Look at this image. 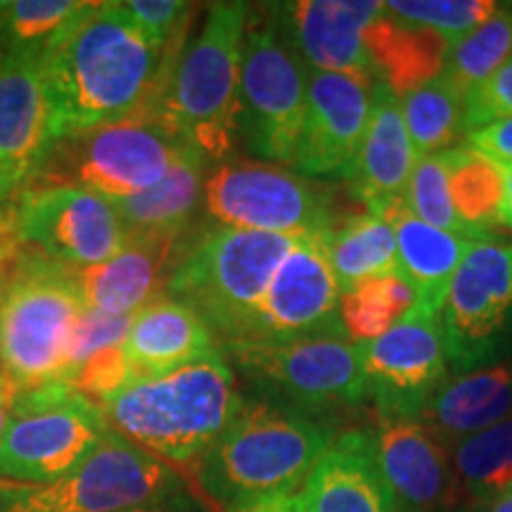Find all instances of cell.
Listing matches in <instances>:
<instances>
[{
  "label": "cell",
  "instance_id": "6da1fadb",
  "mask_svg": "<svg viewBox=\"0 0 512 512\" xmlns=\"http://www.w3.org/2000/svg\"><path fill=\"white\" fill-rule=\"evenodd\" d=\"M166 50L147 41L117 0L88 3L41 55L55 140L147 112Z\"/></svg>",
  "mask_w": 512,
  "mask_h": 512
},
{
  "label": "cell",
  "instance_id": "7a4b0ae2",
  "mask_svg": "<svg viewBox=\"0 0 512 512\" xmlns=\"http://www.w3.org/2000/svg\"><path fill=\"white\" fill-rule=\"evenodd\" d=\"M335 441L328 425L266 396L238 415L195 465V484L219 512H245L297 494Z\"/></svg>",
  "mask_w": 512,
  "mask_h": 512
},
{
  "label": "cell",
  "instance_id": "3957f363",
  "mask_svg": "<svg viewBox=\"0 0 512 512\" xmlns=\"http://www.w3.org/2000/svg\"><path fill=\"white\" fill-rule=\"evenodd\" d=\"M252 5L214 3L195 36L171 41L147 114L207 162H223L240 136V64Z\"/></svg>",
  "mask_w": 512,
  "mask_h": 512
},
{
  "label": "cell",
  "instance_id": "277c9868",
  "mask_svg": "<svg viewBox=\"0 0 512 512\" xmlns=\"http://www.w3.org/2000/svg\"><path fill=\"white\" fill-rule=\"evenodd\" d=\"M245 396L223 351L128 380L100 403L112 430L169 465H192L238 415Z\"/></svg>",
  "mask_w": 512,
  "mask_h": 512
},
{
  "label": "cell",
  "instance_id": "5b68a950",
  "mask_svg": "<svg viewBox=\"0 0 512 512\" xmlns=\"http://www.w3.org/2000/svg\"><path fill=\"white\" fill-rule=\"evenodd\" d=\"M292 240L209 226L188 242L164 294L195 311L221 344L249 342L256 313Z\"/></svg>",
  "mask_w": 512,
  "mask_h": 512
},
{
  "label": "cell",
  "instance_id": "8992f818",
  "mask_svg": "<svg viewBox=\"0 0 512 512\" xmlns=\"http://www.w3.org/2000/svg\"><path fill=\"white\" fill-rule=\"evenodd\" d=\"M190 503L202 501L174 465L114 430L91 458L55 482H0V512H126Z\"/></svg>",
  "mask_w": 512,
  "mask_h": 512
},
{
  "label": "cell",
  "instance_id": "52a82bcc",
  "mask_svg": "<svg viewBox=\"0 0 512 512\" xmlns=\"http://www.w3.org/2000/svg\"><path fill=\"white\" fill-rule=\"evenodd\" d=\"M178 140L147 112L55 140L24 188H83L110 202L155 188L181 155Z\"/></svg>",
  "mask_w": 512,
  "mask_h": 512
},
{
  "label": "cell",
  "instance_id": "ba28073f",
  "mask_svg": "<svg viewBox=\"0 0 512 512\" xmlns=\"http://www.w3.org/2000/svg\"><path fill=\"white\" fill-rule=\"evenodd\" d=\"M110 432L102 408L72 384L19 389L0 441V482H55L91 458Z\"/></svg>",
  "mask_w": 512,
  "mask_h": 512
},
{
  "label": "cell",
  "instance_id": "9c48e42d",
  "mask_svg": "<svg viewBox=\"0 0 512 512\" xmlns=\"http://www.w3.org/2000/svg\"><path fill=\"white\" fill-rule=\"evenodd\" d=\"M83 313L67 268L31 254L0 304V370L17 389L60 382Z\"/></svg>",
  "mask_w": 512,
  "mask_h": 512
},
{
  "label": "cell",
  "instance_id": "30bf717a",
  "mask_svg": "<svg viewBox=\"0 0 512 512\" xmlns=\"http://www.w3.org/2000/svg\"><path fill=\"white\" fill-rule=\"evenodd\" d=\"M219 347L230 368L252 382L261 396L304 413L358 406L368 399L361 358L347 337L318 335Z\"/></svg>",
  "mask_w": 512,
  "mask_h": 512
},
{
  "label": "cell",
  "instance_id": "8fae6325",
  "mask_svg": "<svg viewBox=\"0 0 512 512\" xmlns=\"http://www.w3.org/2000/svg\"><path fill=\"white\" fill-rule=\"evenodd\" d=\"M328 207L323 188L287 166L223 159L204 174L200 214L211 228L299 238L332 228Z\"/></svg>",
  "mask_w": 512,
  "mask_h": 512
},
{
  "label": "cell",
  "instance_id": "7c38bea8",
  "mask_svg": "<svg viewBox=\"0 0 512 512\" xmlns=\"http://www.w3.org/2000/svg\"><path fill=\"white\" fill-rule=\"evenodd\" d=\"M439 330L456 375L512 356V242L486 235L470 247L439 311Z\"/></svg>",
  "mask_w": 512,
  "mask_h": 512
},
{
  "label": "cell",
  "instance_id": "4fadbf2b",
  "mask_svg": "<svg viewBox=\"0 0 512 512\" xmlns=\"http://www.w3.org/2000/svg\"><path fill=\"white\" fill-rule=\"evenodd\" d=\"M306 107V64L271 22L249 17L240 64V138L266 164L292 166Z\"/></svg>",
  "mask_w": 512,
  "mask_h": 512
},
{
  "label": "cell",
  "instance_id": "5bb4252c",
  "mask_svg": "<svg viewBox=\"0 0 512 512\" xmlns=\"http://www.w3.org/2000/svg\"><path fill=\"white\" fill-rule=\"evenodd\" d=\"M19 240L69 271L98 266L124 247L126 235L110 200L83 188H24L10 197Z\"/></svg>",
  "mask_w": 512,
  "mask_h": 512
},
{
  "label": "cell",
  "instance_id": "9a60e30c",
  "mask_svg": "<svg viewBox=\"0 0 512 512\" xmlns=\"http://www.w3.org/2000/svg\"><path fill=\"white\" fill-rule=\"evenodd\" d=\"M356 351L380 418L418 420L448 380L439 313L418 304L384 335L358 342Z\"/></svg>",
  "mask_w": 512,
  "mask_h": 512
},
{
  "label": "cell",
  "instance_id": "2e32d148",
  "mask_svg": "<svg viewBox=\"0 0 512 512\" xmlns=\"http://www.w3.org/2000/svg\"><path fill=\"white\" fill-rule=\"evenodd\" d=\"M328 230L292 240L256 313L254 337L249 342L347 337L339 318L342 290L330 264Z\"/></svg>",
  "mask_w": 512,
  "mask_h": 512
},
{
  "label": "cell",
  "instance_id": "e0dca14e",
  "mask_svg": "<svg viewBox=\"0 0 512 512\" xmlns=\"http://www.w3.org/2000/svg\"><path fill=\"white\" fill-rule=\"evenodd\" d=\"M373 74L306 67V107L292 169L306 178L347 181L373 112Z\"/></svg>",
  "mask_w": 512,
  "mask_h": 512
},
{
  "label": "cell",
  "instance_id": "ac0fdd59",
  "mask_svg": "<svg viewBox=\"0 0 512 512\" xmlns=\"http://www.w3.org/2000/svg\"><path fill=\"white\" fill-rule=\"evenodd\" d=\"M266 12L306 67L323 72L373 74L366 50V31L387 12L384 3L297 0L266 5Z\"/></svg>",
  "mask_w": 512,
  "mask_h": 512
},
{
  "label": "cell",
  "instance_id": "d6986e66",
  "mask_svg": "<svg viewBox=\"0 0 512 512\" xmlns=\"http://www.w3.org/2000/svg\"><path fill=\"white\" fill-rule=\"evenodd\" d=\"M55 143L41 57L0 53V195L10 200Z\"/></svg>",
  "mask_w": 512,
  "mask_h": 512
},
{
  "label": "cell",
  "instance_id": "ffe728a7",
  "mask_svg": "<svg viewBox=\"0 0 512 512\" xmlns=\"http://www.w3.org/2000/svg\"><path fill=\"white\" fill-rule=\"evenodd\" d=\"M188 242L185 233L126 238L124 247L112 259L98 266L67 271L88 311L133 316L145 304L164 297Z\"/></svg>",
  "mask_w": 512,
  "mask_h": 512
},
{
  "label": "cell",
  "instance_id": "44dd1931",
  "mask_svg": "<svg viewBox=\"0 0 512 512\" xmlns=\"http://www.w3.org/2000/svg\"><path fill=\"white\" fill-rule=\"evenodd\" d=\"M415 162L418 155L408 136L399 98L377 81L366 136L347 178L351 195L366 204L368 214L384 216L394 204L406 202Z\"/></svg>",
  "mask_w": 512,
  "mask_h": 512
},
{
  "label": "cell",
  "instance_id": "7402d4cb",
  "mask_svg": "<svg viewBox=\"0 0 512 512\" xmlns=\"http://www.w3.org/2000/svg\"><path fill=\"white\" fill-rule=\"evenodd\" d=\"M306 512H401L380 470L370 432L332 441L299 491Z\"/></svg>",
  "mask_w": 512,
  "mask_h": 512
},
{
  "label": "cell",
  "instance_id": "603a6c76",
  "mask_svg": "<svg viewBox=\"0 0 512 512\" xmlns=\"http://www.w3.org/2000/svg\"><path fill=\"white\" fill-rule=\"evenodd\" d=\"M380 470L401 512H434L451 489L446 446L408 418H380L373 434Z\"/></svg>",
  "mask_w": 512,
  "mask_h": 512
},
{
  "label": "cell",
  "instance_id": "cb8c5ba5",
  "mask_svg": "<svg viewBox=\"0 0 512 512\" xmlns=\"http://www.w3.org/2000/svg\"><path fill=\"white\" fill-rule=\"evenodd\" d=\"M214 351L219 344L207 323L166 294L133 313L124 342L131 380L188 366Z\"/></svg>",
  "mask_w": 512,
  "mask_h": 512
},
{
  "label": "cell",
  "instance_id": "d4e9b609",
  "mask_svg": "<svg viewBox=\"0 0 512 512\" xmlns=\"http://www.w3.org/2000/svg\"><path fill=\"white\" fill-rule=\"evenodd\" d=\"M384 219L394 230L401 278L413 290L415 304L439 313L446 302L453 275H456L465 254L470 252L477 238L427 226L425 221H420L418 216L408 211L406 202L394 204L384 214Z\"/></svg>",
  "mask_w": 512,
  "mask_h": 512
},
{
  "label": "cell",
  "instance_id": "484cf974",
  "mask_svg": "<svg viewBox=\"0 0 512 512\" xmlns=\"http://www.w3.org/2000/svg\"><path fill=\"white\" fill-rule=\"evenodd\" d=\"M512 415V366H498L448 377L437 389L420 422L444 446H456Z\"/></svg>",
  "mask_w": 512,
  "mask_h": 512
},
{
  "label": "cell",
  "instance_id": "4316f807",
  "mask_svg": "<svg viewBox=\"0 0 512 512\" xmlns=\"http://www.w3.org/2000/svg\"><path fill=\"white\" fill-rule=\"evenodd\" d=\"M207 166L209 162L202 152L183 145L169 174L155 188L128 197V200L112 202L126 238L188 233L192 216L200 211Z\"/></svg>",
  "mask_w": 512,
  "mask_h": 512
},
{
  "label": "cell",
  "instance_id": "83f0119b",
  "mask_svg": "<svg viewBox=\"0 0 512 512\" xmlns=\"http://www.w3.org/2000/svg\"><path fill=\"white\" fill-rule=\"evenodd\" d=\"M366 50L375 79L401 100L444 74L451 43L430 29L384 12L366 31Z\"/></svg>",
  "mask_w": 512,
  "mask_h": 512
},
{
  "label": "cell",
  "instance_id": "f1b7e54d",
  "mask_svg": "<svg viewBox=\"0 0 512 512\" xmlns=\"http://www.w3.org/2000/svg\"><path fill=\"white\" fill-rule=\"evenodd\" d=\"M133 316H107V313H83L76 328L72 349L62 380L100 403L131 380L126 366L124 342Z\"/></svg>",
  "mask_w": 512,
  "mask_h": 512
},
{
  "label": "cell",
  "instance_id": "f546056e",
  "mask_svg": "<svg viewBox=\"0 0 512 512\" xmlns=\"http://www.w3.org/2000/svg\"><path fill=\"white\" fill-rule=\"evenodd\" d=\"M441 155L446 164L448 192L460 223L472 238H486L491 228L503 226V166L472 145H456Z\"/></svg>",
  "mask_w": 512,
  "mask_h": 512
},
{
  "label": "cell",
  "instance_id": "4dcf8cb0",
  "mask_svg": "<svg viewBox=\"0 0 512 512\" xmlns=\"http://www.w3.org/2000/svg\"><path fill=\"white\" fill-rule=\"evenodd\" d=\"M328 254L342 292H351L366 280L401 275L394 230L384 216L358 214L339 228H330Z\"/></svg>",
  "mask_w": 512,
  "mask_h": 512
},
{
  "label": "cell",
  "instance_id": "1f68e13d",
  "mask_svg": "<svg viewBox=\"0 0 512 512\" xmlns=\"http://www.w3.org/2000/svg\"><path fill=\"white\" fill-rule=\"evenodd\" d=\"M399 105L418 157L451 150L456 147L453 143L465 136V98L451 86L444 74L403 95Z\"/></svg>",
  "mask_w": 512,
  "mask_h": 512
},
{
  "label": "cell",
  "instance_id": "d6a6232c",
  "mask_svg": "<svg viewBox=\"0 0 512 512\" xmlns=\"http://www.w3.org/2000/svg\"><path fill=\"white\" fill-rule=\"evenodd\" d=\"M512 55V3H498V10L484 24L453 43L448 50L444 76L467 100Z\"/></svg>",
  "mask_w": 512,
  "mask_h": 512
},
{
  "label": "cell",
  "instance_id": "836d02e7",
  "mask_svg": "<svg viewBox=\"0 0 512 512\" xmlns=\"http://www.w3.org/2000/svg\"><path fill=\"white\" fill-rule=\"evenodd\" d=\"M458 479L479 503L512 489V415L453 446Z\"/></svg>",
  "mask_w": 512,
  "mask_h": 512
},
{
  "label": "cell",
  "instance_id": "e575fe53",
  "mask_svg": "<svg viewBox=\"0 0 512 512\" xmlns=\"http://www.w3.org/2000/svg\"><path fill=\"white\" fill-rule=\"evenodd\" d=\"M415 294L401 275H384L342 292L339 318L349 342H370L413 309Z\"/></svg>",
  "mask_w": 512,
  "mask_h": 512
},
{
  "label": "cell",
  "instance_id": "d590c367",
  "mask_svg": "<svg viewBox=\"0 0 512 512\" xmlns=\"http://www.w3.org/2000/svg\"><path fill=\"white\" fill-rule=\"evenodd\" d=\"M88 3L74 0H10L0 3V53L41 57Z\"/></svg>",
  "mask_w": 512,
  "mask_h": 512
},
{
  "label": "cell",
  "instance_id": "8d00e7d4",
  "mask_svg": "<svg viewBox=\"0 0 512 512\" xmlns=\"http://www.w3.org/2000/svg\"><path fill=\"white\" fill-rule=\"evenodd\" d=\"M389 15L408 24H418L444 36L448 43L472 34L498 10L494 0H392L384 3Z\"/></svg>",
  "mask_w": 512,
  "mask_h": 512
},
{
  "label": "cell",
  "instance_id": "74e56055",
  "mask_svg": "<svg viewBox=\"0 0 512 512\" xmlns=\"http://www.w3.org/2000/svg\"><path fill=\"white\" fill-rule=\"evenodd\" d=\"M406 207L413 216L425 221L427 226L472 238L463 223H460L456 209H453L451 192H448L446 164L441 152L430 157H418L411 181H408Z\"/></svg>",
  "mask_w": 512,
  "mask_h": 512
},
{
  "label": "cell",
  "instance_id": "f35d334b",
  "mask_svg": "<svg viewBox=\"0 0 512 512\" xmlns=\"http://www.w3.org/2000/svg\"><path fill=\"white\" fill-rule=\"evenodd\" d=\"M512 117V55L465 100V138L477 128Z\"/></svg>",
  "mask_w": 512,
  "mask_h": 512
},
{
  "label": "cell",
  "instance_id": "ab89813d",
  "mask_svg": "<svg viewBox=\"0 0 512 512\" xmlns=\"http://www.w3.org/2000/svg\"><path fill=\"white\" fill-rule=\"evenodd\" d=\"M121 5L147 41L164 50L185 29L192 15V5L183 0H121Z\"/></svg>",
  "mask_w": 512,
  "mask_h": 512
},
{
  "label": "cell",
  "instance_id": "60d3db41",
  "mask_svg": "<svg viewBox=\"0 0 512 512\" xmlns=\"http://www.w3.org/2000/svg\"><path fill=\"white\" fill-rule=\"evenodd\" d=\"M31 254L34 252L19 240L10 209L3 207V216H0V304L15 287L19 275L27 271Z\"/></svg>",
  "mask_w": 512,
  "mask_h": 512
},
{
  "label": "cell",
  "instance_id": "b9f144b4",
  "mask_svg": "<svg viewBox=\"0 0 512 512\" xmlns=\"http://www.w3.org/2000/svg\"><path fill=\"white\" fill-rule=\"evenodd\" d=\"M467 145L484 152L501 166H512V117L477 128L467 136Z\"/></svg>",
  "mask_w": 512,
  "mask_h": 512
},
{
  "label": "cell",
  "instance_id": "7bdbcfd3",
  "mask_svg": "<svg viewBox=\"0 0 512 512\" xmlns=\"http://www.w3.org/2000/svg\"><path fill=\"white\" fill-rule=\"evenodd\" d=\"M17 392L19 389L15 387V382H12L10 377L0 370V441H3L5 427H8L10 408H12V401H15Z\"/></svg>",
  "mask_w": 512,
  "mask_h": 512
},
{
  "label": "cell",
  "instance_id": "ee69618b",
  "mask_svg": "<svg viewBox=\"0 0 512 512\" xmlns=\"http://www.w3.org/2000/svg\"><path fill=\"white\" fill-rule=\"evenodd\" d=\"M245 512H306V508L302 505V498H299V494H294V496L275 498V501L261 503V505H256V508H249Z\"/></svg>",
  "mask_w": 512,
  "mask_h": 512
},
{
  "label": "cell",
  "instance_id": "f6af8a7d",
  "mask_svg": "<svg viewBox=\"0 0 512 512\" xmlns=\"http://www.w3.org/2000/svg\"><path fill=\"white\" fill-rule=\"evenodd\" d=\"M126 512H209L204 503H190V505H145V508H133Z\"/></svg>",
  "mask_w": 512,
  "mask_h": 512
},
{
  "label": "cell",
  "instance_id": "bcb514c9",
  "mask_svg": "<svg viewBox=\"0 0 512 512\" xmlns=\"http://www.w3.org/2000/svg\"><path fill=\"white\" fill-rule=\"evenodd\" d=\"M505 176V202H503V226L512 230V166H503Z\"/></svg>",
  "mask_w": 512,
  "mask_h": 512
},
{
  "label": "cell",
  "instance_id": "7dc6e473",
  "mask_svg": "<svg viewBox=\"0 0 512 512\" xmlns=\"http://www.w3.org/2000/svg\"><path fill=\"white\" fill-rule=\"evenodd\" d=\"M479 512H512V489L479 505Z\"/></svg>",
  "mask_w": 512,
  "mask_h": 512
},
{
  "label": "cell",
  "instance_id": "c3c4849f",
  "mask_svg": "<svg viewBox=\"0 0 512 512\" xmlns=\"http://www.w3.org/2000/svg\"><path fill=\"white\" fill-rule=\"evenodd\" d=\"M3 202L5 200H3V197H0V216H3Z\"/></svg>",
  "mask_w": 512,
  "mask_h": 512
},
{
  "label": "cell",
  "instance_id": "681fc988",
  "mask_svg": "<svg viewBox=\"0 0 512 512\" xmlns=\"http://www.w3.org/2000/svg\"><path fill=\"white\" fill-rule=\"evenodd\" d=\"M0 197H3V195H0Z\"/></svg>",
  "mask_w": 512,
  "mask_h": 512
}]
</instances>
